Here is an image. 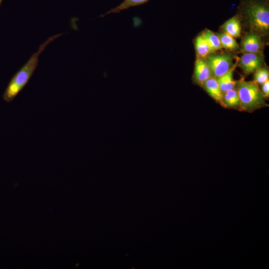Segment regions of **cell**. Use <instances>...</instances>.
<instances>
[{
	"label": "cell",
	"mask_w": 269,
	"mask_h": 269,
	"mask_svg": "<svg viewBox=\"0 0 269 269\" xmlns=\"http://www.w3.org/2000/svg\"><path fill=\"white\" fill-rule=\"evenodd\" d=\"M263 47L260 35L253 31L247 34L241 41L242 50L244 53L261 52Z\"/></svg>",
	"instance_id": "cell-6"
},
{
	"label": "cell",
	"mask_w": 269,
	"mask_h": 269,
	"mask_svg": "<svg viewBox=\"0 0 269 269\" xmlns=\"http://www.w3.org/2000/svg\"><path fill=\"white\" fill-rule=\"evenodd\" d=\"M236 87L241 111L252 112L268 106L259 85L254 81H247L242 78L237 81Z\"/></svg>",
	"instance_id": "cell-3"
},
{
	"label": "cell",
	"mask_w": 269,
	"mask_h": 269,
	"mask_svg": "<svg viewBox=\"0 0 269 269\" xmlns=\"http://www.w3.org/2000/svg\"><path fill=\"white\" fill-rule=\"evenodd\" d=\"M211 77L210 69L206 60L197 57L195 62L193 73L195 83L201 86L204 82Z\"/></svg>",
	"instance_id": "cell-7"
},
{
	"label": "cell",
	"mask_w": 269,
	"mask_h": 269,
	"mask_svg": "<svg viewBox=\"0 0 269 269\" xmlns=\"http://www.w3.org/2000/svg\"><path fill=\"white\" fill-rule=\"evenodd\" d=\"M195 48L198 57L204 59L212 53L207 42L202 33L199 34L195 38Z\"/></svg>",
	"instance_id": "cell-12"
},
{
	"label": "cell",
	"mask_w": 269,
	"mask_h": 269,
	"mask_svg": "<svg viewBox=\"0 0 269 269\" xmlns=\"http://www.w3.org/2000/svg\"><path fill=\"white\" fill-rule=\"evenodd\" d=\"M62 35L60 33L49 37L40 45L38 50L31 55L26 63L14 75L3 95V99L6 102H11L23 89L38 66L40 54L50 43Z\"/></svg>",
	"instance_id": "cell-1"
},
{
	"label": "cell",
	"mask_w": 269,
	"mask_h": 269,
	"mask_svg": "<svg viewBox=\"0 0 269 269\" xmlns=\"http://www.w3.org/2000/svg\"><path fill=\"white\" fill-rule=\"evenodd\" d=\"M264 61V56L262 52L244 53L239 60V66L245 74L248 75L263 67Z\"/></svg>",
	"instance_id": "cell-5"
},
{
	"label": "cell",
	"mask_w": 269,
	"mask_h": 269,
	"mask_svg": "<svg viewBox=\"0 0 269 269\" xmlns=\"http://www.w3.org/2000/svg\"><path fill=\"white\" fill-rule=\"evenodd\" d=\"M242 10L246 21L253 32L267 34L269 30V9L263 0H245Z\"/></svg>",
	"instance_id": "cell-2"
},
{
	"label": "cell",
	"mask_w": 269,
	"mask_h": 269,
	"mask_svg": "<svg viewBox=\"0 0 269 269\" xmlns=\"http://www.w3.org/2000/svg\"><path fill=\"white\" fill-rule=\"evenodd\" d=\"M212 77L217 78L235 67L232 53L210 54L206 57Z\"/></svg>",
	"instance_id": "cell-4"
},
{
	"label": "cell",
	"mask_w": 269,
	"mask_h": 269,
	"mask_svg": "<svg viewBox=\"0 0 269 269\" xmlns=\"http://www.w3.org/2000/svg\"><path fill=\"white\" fill-rule=\"evenodd\" d=\"M222 107L240 110V103L236 87L223 93Z\"/></svg>",
	"instance_id": "cell-9"
},
{
	"label": "cell",
	"mask_w": 269,
	"mask_h": 269,
	"mask_svg": "<svg viewBox=\"0 0 269 269\" xmlns=\"http://www.w3.org/2000/svg\"><path fill=\"white\" fill-rule=\"evenodd\" d=\"M149 0H124L119 5L112 8L106 13L100 15V17H104L105 15L112 13H119L121 11L127 9L130 7L143 4L147 2Z\"/></svg>",
	"instance_id": "cell-13"
},
{
	"label": "cell",
	"mask_w": 269,
	"mask_h": 269,
	"mask_svg": "<svg viewBox=\"0 0 269 269\" xmlns=\"http://www.w3.org/2000/svg\"><path fill=\"white\" fill-rule=\"evenodd\" d=\"M269 71L266 67H262L257 69L254 75V81L258 85H262L269 80Z\"/></svg>",
	"instance_id": "cell-16"
},
{
	"label": "cell",
	"mask_w": 269,
	"mask_h": 269,
	"mask_svg": "<svg viewBox=\"0 0 269 269\" xmlns=\"http://www.w3.org/2000/svg\"><path fill=\"white\" fill-rule=\"evenodd\" d=\"M2 0H0V6L1 3L2 2Z\"/></svg>",
	"instance_id": "cell-18"
},
{
	"label": "cell",
	"mask_w": 269,
	"mask_h": 269,
	"mask_svg": "<svg viewBox=\"0 0 269 269\" xmlns=\"http://www.w3.org/2000/svg\"><path fill=\"white\" fill-rule=\"evenodd\" d=\"M235 67L231 69L225 74L216 78L220 88L223 93L236 87L237 81L233 78Z\"/></svg>",
	"instance_id": "cell-11"
},
{
	"label": "cell",
	"mask_w": 269,
	"mask_h": 269,
	"mask_svg": "<svg viewBox=\"0 0 269 269\" xmlns=\"http://www.w3.org/2000/svg\"><path fill=\"white\" fill-rule=\"evenodd\" d=\"M224 32L230 35L234 38H237L241 35V26L239 18L234 16L227 20L222 26Z\"/></svg>",
	"instance_id": "cell-10"
},
{
	"label": "cell",
	"mask_w": 269,
	"mask_h": 269,
	"mask_svg": "<svg viewBox=\"0 0 269 269\" xmlns=\"http://www.w3.org/2000/svg\"><path fill=\"white\" fill-rule=\"evenodd\" d=\"M217 34L222 47L230 50L238 48L239 45L233 37L224 32Z\"/></svg>",
	"instance_id": "cell-15"
},
{
	"label": "cell",
	"mask_w": 269,
	"mask_h": 269,
	"mask_svg": "<svg viewBox=\"0 0 269 269\" xmlns=\"http://www.w3.org/2000/svg\"><path fill=\"white\" fill-rule=\"evenodd\" d=\"M201 87L212 99L222 106L223 93L216 78L210 77L204 82Z\"/></svg>",
	"instance_id": "cell-8"
},
{
	"label": "cell",
	"mask_w": 269,
	"mask_h": 269,
	"mask_svg": "<svg viewBox=\"0 0 269 269\" xmlns=\"http://www.w3.org/2000/svg\"><path fill=\"white\" fill-rule=\"evenodd\" d=\"M202 34L207 42L212 53L221 49L222 47L217 34L209 29L204 30Z\"/></svg>",
	"instance_id": "cell-14"
},
{
	"label": "cell",
	"mask_w": 269,
	"mask_h": 269,
	"mask_svg": "<svg viewBox=\"0 0 269 269\" xmlns=\"http://www.w3.org/2000/svg\"><path fill=\"white\" fill-rule=\"evenodd\" d=\"M261 92L265 98L269 96V80L262 84Z\"/></svg>",
	"instance_id": "cell-17"
}]
</instances>
